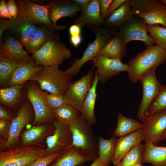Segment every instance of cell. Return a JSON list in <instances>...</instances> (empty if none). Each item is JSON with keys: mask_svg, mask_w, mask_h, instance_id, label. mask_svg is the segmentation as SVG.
Here are the masks:
<instances>
[{"mask_svg": "<svg viewBox=\"0 0 166 166\" xmlns=\"http://www.w3.org/2000/svg\"><path fill=\"white\" fill-rule=\"evenodd\" d=\"M166 61V50L156 45L147 47L128 62V77L132 82L136 83L150 68L162 65Z\"/></svg>", "mask_w": 166, "mask_h": 166, "instance_id": "obj_1", "label": "cell"}, {"mask_svg": "<svg viewBox=\"0 0 166 166\" xmlns=\"http://www.w3.org/2000/svg\"><path fill=\"white\" fill-rule=\"evenodd\" d=\"M69 126L72 136L71 146L85 155L98 157L97 138L91 126L80 112L73 119Z\"/></svg>", "mask_w": 166, "mask_h": 166, "instance_id": "obj_2", "label": "cell"}, {"mask_svg": "<svg viewBox=\"0 0 166 166\" xmlns=\"http://www.w3.org/2000/svg\"><path fill=\"white\" fill-rule=\"evenodd\" d=\"M73 77L61 70L59 65L43 66L30 81L36 82L43 91L64 96Z\"/></svg>", "mask_w": 166, "mask_h": 166, "instance_id": "obj_3", "label": "cell"}, {"mask_svg": "<svg viewBox=\"0 0 166 166\" xmlns=\"http://www.w3.org/2000/svg\"><path fill=\"white\" fill-rule=\"evenodd\" d=\"M86 27L93 31L95 35L94 41L89 43L80 59L74 60L72 64L65 71L73 76H76L82 66L87 62L92 60L97 55L111 38L116 35L118 29H111L88 25Z\"/></svg>", "mask_w": 166, "mask_h": 166, "instance_id": "obj_4", "label": "cell"}, {"mask_svg": "<svg viewBox=\"0 0 166 166\" xmlns=\"http://www.w3.org/2000/svg\"><path fill=\"white\" fill-rule=\"evenodd\" d=\"M45 148L39 145H21L0 152V166H26L47 155Z\"/></svg>", "mask_w": 166, "mask_h": 166, "instance_id": "obj_5", "label": "cell"}, {"mask_svg": "<svg viewBox=\"0 0 166 166\" xmlns=\"http://www.w3.org/2000/svg\"><path fill=\"white\" fill-rule=\"evenodd\" d=\"M70 50L60 40L49 42L31 56L35 64L38 66L59 65L70 58Z\"/></svg>", "mask_w": 166, "mask_h": 166, "instance_id": "obj_6", "label": "cell"}, {"mask_svg": "<svg viewBox=\"0 0 166 166\" xmlns=\"http://www.w3.org/2000/svg\"><path fill=\"white\" fill-rule=\"evenodd\" d=\"M27 97L34 113L33 125L51 122L55 118L52 110L48 105L44 92L35 82L31 81L25 84Z\"/></svg>", "mask_w": 166, "mask_h": 166, "instance_id": "obj_7", "label": "cell"}, {"mask_svg": "<svg viewBox=\"0 0 166 166\" xmlns=\"http://www.w3.org/2000/svg\"><path fill=\"white\" fill-rule=\"evenodd\" d=\"M157 66H153L146 71L140 77L142 88V97L137 114V117L142 122L150 106L159 94L163 86L156 75Z\"/></svg>", "mask_w": 166, "mask_h": 166, "instance_id": "obj_8", "label": "cell"}, {"mask_svg": "<svg viewBox=\"0 0 166 166\" xmlns=\"http://www.w3.org/2000/svg\"><path fill=\"white\" fill-rule=\"evenodd\" d=\"M147 32V24L143 19L134 15L119 28L116 35L125 45L131 41L137 40L143 42L147 47L155 43Z\"/></svg>", "mask_w": 166, "mask_h": 166, "instance_id": "obj_9", "label": "cell"}, {"mask_svg": "<svg viewBox=\"0 0 166 166\" xmlns=\"http://www.w3.org/2000/svg\"><path fill=\"white\" fill-rule=\"evenodd\" d=\"M34 118V113L30 103L29 101H25L15 117L11 121L8 138L5 142L0 144L1 149H9L15 146L19 142L22 129L26 126L32 123Z\"/></svg>", "mask_w": 166, "mask_h": 166, "instance_id": "obj_10", "label": "cell"}, {"mask_svg": "<svg viewBox=\"0 0 166 166\" xmlns=\"http://www.w3.org/2000/svg\"><path fill=\"white\" fill-rule=\"evenodd\" d=\"M93 67L85 75L72 82L64 95L65 104L81 110L82 103L90 89L95 78Z\"/></svg>", "mask_w": 166, "mask_h": 166, "instance_id": "obj_11", "label": "cell"}, {"mask_svg": "<svg viewBox=\"0 0 166 166\" xmlns=\"http://www.w3.org/2000/svg\"><path fill=\"white\" fill-rule=\"evenodd\" d=\"M142 124L143 140L145 143L158 144L166 131V109L147 115Z\"/></svg>", "mask_w": 166, "mask_h": 166, "instance_id": "obj_12", "label": "cell"}, {"mask_svg": "<svg viewBox=\"0 0 166 166\" xmlns=\"http://www.w3.org/2000/svg\"><path fill=\"white\" fill-rule=\"evenodd\" d=\"M92 61L93 67L97 68L95 72L98 81L102 84L122 72H127L128 70V64L123 63L120 60L107 58L99 54Z\"/></svg>", "mask_w": 166, "mask_h": 166, "instance_id": "obj_13", "label": "cell"}, {"mask_svg": "<svg viewBox=\"0 0 166 166\" xmlns=\"http://www.w3.org/2000/svg\"><path fill=\"white\" fill-rule=\"evenodd\" d=\"M49 6V17L53 24V28L57 31H63L67 27L65 25H58L57 21L62 17L73 18L81 8L69 0H45Z\"/></svg>", "mask_w": 166, "mask_h": 166, "instance_id": "obj_14", "label": "cell"}, {"mask_svg": "<svg viewBox=\"0 0 166 166\" xmlns=\"http://www.w3.org/2000/svg\"><path fill=\"white\" fill-rule=\"evenodd\" d=\"M5 22L9 32L24 47L38 27L28 18L19 14L16 18L5 20Z\"/></svg>", "mask_w": 166, "mask_h": 166, "instance_id": "obj_15", "label": "cell"}, {"mask_svg": "<svg viewBox=\"0 0 166 166\" xmlns=\"http://www.w3.org/2000/svg\"><path fill=\"white\" fill-rule=\"evenodd\" d=\"M55 129L46 139V152L49 154L61 152L71 146L72 136L69 124H61L56 120L53 122Z\"/></svg>", "mask_w": 166, "mask_h": 166, "instance_id": "obj_16", "label": "cell"}, {"mask_svg": "<svg viewBox=\"0 0 166 166\" xmlns=\"http://www.w3.org/2000/svg\"><path fill=\"white\" fill-rule=\"evenodd\" d=\"M16 2L18 14L28 18L38 25L53 28V24L49 17L48 5H39L29 0H19Z\"/></svg>", "mask_w": 166, "mask_h": 166, "instance_id": "obj_17", "label": "cell"}, {"mask_svg": "<svg viewBox=\"0 0 166 166\" xmlns=\"http://www.w3.org/2000/svg\"><path fill=\"white\" fill-rule=\"evenodd\" d=\"M0 57L19 61H34L31 56L24 50L22 46L9 32L5 34L0 42Z\"/></svg>", "mask_w": 166, "mask_h": 166, "instance_id": "obj_18", "label": "cell"}, {"mask_svg": "<svg viewBox=\"0 0 166 166\" xmlns=\"http://www.w3.org/2000/svg\"><path fill=\"white\" fill-rule=\"evenodd\" d=\"M60 38L59 31L43 25L38 26L25 47L28 53L33 54L49 42Z\"/></svg>", "mask_w": 166, "mask_h": 166, "instance_id": "obj_19", "label": "cell"}, {"mask_svg": "<svg viewBox=\"0 0 166 166\" xmlns=\"http://www.w3.org/2000/svg\"><path fill=\"white\" fill-rule=\"evenodd\" d=\"M143 140L141 128L117 139L112 162L114 165L119 163L134 147Z\"/></svg>", "mask_w": 166, "mask_h": 166, "instance_id": "obj_20", "label": "cell"}, {"mask_svg": "<svg viewBox=\"0 0 166 166\" xmlns=\"http://www.w3.org/2000/svg\"><path fill=\"white\" fill-rule=\"evenodd\" d=\"M104 21L101 16L99 0H91L81 8L80 14L73 20V23L81 28L87 24L102 27Z\"/></svg>", "mask_w": 166, "mask_h": 166, "instance_id": "obj_21", "label": "cell"}, {"mask_svg": "<svg viewBox=\"0 0 166 166\" xmlns=\"http://www.w3.org/2000/svg\"><path fill=\"white\" fill-rule=\"evenodd\" d=\"M43 66L36 65L33 60L19 61L10 79L5 86L6 87L15 85H23L38 72Z\"/></svg>", "mask_w": 166, "mask_h": 166, "instance_id": "obj_22", "label": "cell"}, {"mask_svg": "<svg viewBox=\"0 0 166 166\" xmlns=\"http://www.w3.org/2000/svg\"><path fill=\"white\" fill-rule=\"evenodd\" d=\"M55 129L53 124L52 125L45 123L34 125L24 131L22 134L21 145H38L52 134Z\"/></svg>", "mask_w": 166, "mask_h": 166, "instance_id": "obj_23", "label": "cell"}, {"mask_svg": "<svg viewBox=\"0 0 166 166\" xmlns=\"http://www.w3.org/2000/svg\"><path fill=\"white\" fill-rule=\"evenodd\" d=\"M96 157L85 155L71 146L62 151L48 166H77Z\"/></svg>", "mask_w": 166, "mask_h": 166, "instance_id": "obj_24", "label": "cell"}, {"mask_svg": "<svg viewBox=\"0 0 166 166\" xmlns=\"http://www.w3.org/2000/svg\"><path fill=\"white\" fill-rule=\"evenodd\" d=\"M93 84L84 100L80 111L81 114L91 127L97 123L94 109L97 97V88L98 82L97 73Z\"/></svg>", "mask_w": 166, "mask_h": 166, "instance_id": "obj_25", "label": "cell"}, {"mask_svg": "<svg viewBox=\"0 0 166 166\" xmlns=\"http://www.w3.org/2000/svg\"><path fill=\"white\" fill-rule=\"evenodd\" d=\"M126 52V45L115 35L108 40L98 54L107 58L121 61L125 56Z\"/></svg>", "mask_w": 166, "mask_h": 166, "instance_id": "obj_26", "label": "cell"}, {"mask_svg": "<svg viewBox=\"0 0 166 166\" xmlns=\"http://www.w3.org/2000/svg\"><path fill=\"white\" fill-rule=\"evenodd\" d=\"M134 16L128 0L105 20L103 27L118 29L124 22Z\"/></svg>", "mask_w": 166, "mask_h": 166, "instance_id": "obj_27", "label": "cell"}, {"mask_svg": "<svg viewBox=\"0 0 166 166\" xmlns=\"http://www.w3.org/2000/svg\"><path fill=\"white\" fill-rule=\"evenodd\" d=\"M143 162L152 166H166V146L159 147L152 143H145Z\"/></svg>", "mask_w": 166, "mask_h": 166, "instance_id": "obj_28", "label": "cell"}, {"mask_svg": "<svg viewBox=\"0 0 166 166\" xmlns=\"http://www.w3.org/2000/svg\"><path fill=\"white\" fill-rule=\"evenodd\" d=\"M23 88V85H15L1 89V104L10 108L16 107L21 101Z\"/></svg>", "mask_w": 166, "mask_h": 166, "instance_id": "obj_29", "label": "cell"}, {"mask_svg": "<svg viewBox=\"0 0 166 166\" xmlns=\"http://www.w3.org/2000/svg\"><path fill=\"white\" fill-rule=\"evenodd\" d=\"M143 124L132 118H128L118 113L117 124L113 132L115 137H121L142 128Z\"/></svg>", "mask_w": 166, "mask_h": 166, "instance_id": "obj_30", "label": "cell"}, {"mask_svg": "<svg viewBox=\"0 0 166 166\" xmlns=\"http://www.w3.org/2000/svg\"><path fill=\"white\" fill-rule=\"evenodd\" d=\"M98 148V157L106 165H109L115 151L117 139L113 137L106 139L101 136L97 138Z\"/></svg>", "mask_w": 166, "mask_h": 166, "instance_id": "obj_31", "label": "cell"}, {"mask_svg": "<svg viewBox=\"0 0 166 166\" xmlns=\"http://www.w3.org/2000/svg\"><path fill=\"white\" fill-rule=\"evenodd\" d=\"M134 15L143 19L148 26L160 24L166 27V7L161 2L156 8L150 12Z\"/></svg>", "mask_w": 166, "mask_h": 166, "instance_id": "obj_32", "label": "cell"}, {"mask_svg": "<svg viewBox=\"0 0 166 166\" xmlns=\"http://www.w3.org/2000/svg\"><path fill=\"white\" fill-rule=\"evenodd\" d=\"M144 144L140 143L133 148L120 162L114 166H135L144 163Z\"/></svg>", "mask_w": 166, "mask_h": 166, "instance_id": "obj_33", "label": "cell"}, {"mask_svg": "<svg viewBox=\"0 0 166 166\" xmlns=\"http://www.w3.org/2000/svg\"><path fill=\"white\" fill-rule=\"evenodd\" d=\"M55 118L59 123L69 124L80 111L75 108L64 104L52 110Z\"/></svg>", "mask_w": 166, "mask_h": 166, "instance_id": "obj_34", "label": "cell"}, {"mask_svg": "<svg viewBox=\"0 0 166 166\" xmlns=\"http://www.w3.org/2000/svg\"><path fill=\"white\" fill-rule=\"evenodd\" d=\"M19 61L9 60L0 57V85L5 86L11 77Z\"/></svg>", "mask_w": 166, "mask_h": 166, "instance_id": "obj_35", "label": "cell"}, {"mask_svg": "<svg viewBox=\"0 0 166 166\" xmlns=\"http://www.w3.org/2000/svg\"><path fill=\"white\" fill-rule=\"evenodd\" d=\"M134 15L150 12L161 3L157 0H128Z\"/></svg>", "mask_w": 166, "mask_h": 166, "instance_id": "obj_36", "label": "cell"}, {"mask_svg": "<svg viewBox=\"0 0 166 166\" xmlns=\"http://www.w3.org/2000/svg\"><path fill=\"white\" fill-rule=\"evenodd\" d=\"M148 32L156 45L166 50V27L159 24L147 25Z\"/></svg>", "mask_w": 166, "mask_h": 166, "instance_id": "obj_37", "label": "cell"}, {"mask_svg": "<svg viewBox=\"0 0 166 166\" xmlns=\"http://www.w3.org/2000/svg\"><path fill=\"white\" fill-rule=\"evenodd\" d=\"M164 109H166V85H163L159 94L149 107L146 117L153 113Z\"/></svg>", "mask_w": 166, "mask_h": 166, "instance_id": "obj_38", "label": "cell"}, {"mask_svg": "<svg viewBox=\"0 0 166 166\" xmlns=\"http://www.w3.org/2000/svg\"><path fill=\"white\" fill-rule=\"evenodd\" d=\"M46 102L49 107L52 110L65 104L64 96L59 94L44 92Z\"/></svg>", "mask_w": 166, "mask_h": 166, "instance_id": "obj_39", "label": "cell"}, {"mask_svg": "<svg viewBox=\"0 0 166 166\" xmlns=\"http://www.w3.org/2000/svg\"><path fill=\"white\" fill-rule=\"evenodd\" d=\"M61 152L48 154L36 159L26 166H48L60 156Z\"/></svg>", "mask_w": 166, "mask_h": 166, "instance_id": "obj_40", "label": "cell"}, {"mask_svg": "<svg viewBox=\"0 0 166 166\" xmlns=\"http://www.w3.org/2000/svg\"><path fill=\"white\" fill-rule=\"evenodd\" d=\"M11 121L0 119V144L7 139L10 130Z\"/></svg>", "mask_w": 166, "mask_h": 166, "instance_id": "obj_41", "label": "cell"}, {"mask_svg": "<svg viewBox=\"0 0 166 166\" xmlns=\"http://www.w3.org/2000/svg\"><path fill=\"white\" fill-rule=\"evenodd\" d=\"M113 0H99V4L101 14L105 20L106 18L108 8Z\"/></svg>", "mask_w": 166, "mask_h": 166, "instance_id": "obj_42", "label": "cell"}, {"mask_svg": "<svg viewBox=\"0 0 166 166\" xmlns=\"http://www.w3.org/2000/svg\"><path fill=\"white\" fill-rule=\"evenodd\" d=\"M16 115L0 104V119L11 121L15 117Z\"/></svg>", "mask_w": 166, "mask_h": 166, "instance_id": "obj_43", "label": "cell"}, {"mask_svg": "<svg viewBox=\"0 0 166 166\" xmlns=\"http://www.w3.org/2000/svg\"><path fill=\"white\" fill-rule=\"evenodd\" d=\"M127 0H113L108 8L106 18L109 17L115 11L120 8Z\"/></svg>", "mask_w": 166, "mask_h": 166, "instance_id": "obj_44", "label": "cell"}, {"mask_svg": "<svg viewBox=\"0 0 166 166\" xmlns=\"http://www.w3.org/2000/svg\"><path fill=\"white\" fill-rule=\"evenodd\" d=\"M6 4L10 15L13 18H16L18 12L16 1L14 0H9Z\"/></svg>", "mask_w": 166, "mask_h": 166, "instance_id": "obj_45", "label": "cell"}, {"mask_svg": "<svg viewBox=\"0 0 166 166\" xmlns=\"http://www.w3.org/2000/svg\"><path fill=\"white\" fill-rule=\"evenodd\" d=\"M0 17L1 18H7L9 19L13 18L9 14L5 0L0 1Z\"/></svg>", "mask_w": 166, "mask_h": 166, "instance_id": "obj_46", "label": "cell"}, {"mask_svg": "<svg viewBox=\"0 0 166 166\" xmlns=\"http://www.w3.org/2000/svg\"><path fill=\"white\" fill-rule=\"evenodd\" d=\"M81 28L79 26L74 24L70 26L69 29L70 36L81 35Z\"/></svg>", "mask_w": 166, "mask_h": 166, "instance_id": "obj_47", "label": "cell"}, {"mask_svg": "<svg viewBox=\"0 0 166 166\" xmlns=\"http://www.w3.org/2000/svg\"><path fill=\"white\" fill-rule=\"evenodd\" d=\"M82 40V38L81 35L70 36V42L76 49L81 43Z\"/></svg>", "mask_w": 166, "mask_h": 166, "instance_id": "obj_48", "label": "cell"}, {"mask_svg": "<svg viewBox=\"0 0 166 166\" xmlns=\"http://www.w3.org/2000/svg\"><path fill=\"white\" fill-rule=\"evenodd\" d=\"M7 29L6 25L5 19L1 18L0 21V42H1L2 39L3 34L5 31Z\"/></svg>", "mask_w": 166, "mask_h": 166, "instance_id": "obj_49", "label": "cell"}, {"mask_svg": "<svg viewBox=\"0 0 166 166\" xmlns=\"http://www.w3.org/2000/svg\"><path fill=\"white\" fill-rule=\"evenodd\" d=\"M71 2L81 8L85 6L91 1V0H72Z\"/></svg>", "mask_w": 166, "mask_h": 166, "instance_id": "obj_50", "label": "cell"}, {"mask_svg": "<svg viewBox=\"0 0 166 166\" xmlns=\"http://www.w3.org/2000/svg\"><path fill=\"white\" fill-rule=\"evenodd\" d=\"M106 165L105 163L98 156L93 160L90 166H105Z\"/></svg>", "mask_w": 166, "mask_h": 166, "instance_id": "obj_51", "label": "cell"}, {"mask_svg": "<svg viewBox=\"0 0 166 166\" xmlns=\"http://www.w3.org/2000/svg\"><path fill=\"white\" fill-rule=\"evenodd\" d=\"M165 139H166V131H165L164 133V134L161 140H163Z\"/></svg>", "mask_w": 166, "mask_h": 166, "instance_id": "obj_52", "label": "cell"}, {"mask_svg": "<svg viewBox=\"0 0 166 166\" xmlns=\"http://www.w3.org/2000/svg\"><path fill=\"white\" fill-rule=\"evenodd\" d=\"M160 1L162 3L166 6V0H161Z\"/></svg>", "mask_w": 166, "mask_h": 166, "instance_id": "obj_53", "label": "cell"}, {"mask_svg": "<svg viewBox=\"0 0 166 166\" xmlns=\"http://www.w3.org/2000/svg\"><path fill=\"white\" fill-rule=\"evenodd\" d=\"M135 166H142V165L139 164V165H136Z\"/></svg>", "mask_w": 166, "mask_h": 166, "instance_id": "obj_54", "label": "cell"}, {"mask_svg": "<svg viewBox=\"0 0 166 166\" xmlns=\"http://www.w3.org/2000/svg\"><path fill=\"white\" fill-rule=\"evenodd\" d=\"M105 166H109V165H105Z\"/></svg>", "mask_w": 166, "mask_h": 166, "instance_id": "obj_55", "label": "cell"}, {"mask_svg": "<svg viewBox=\"0 0 166 166\" xmlns=\"http://www.w3.org/2000/svg\"></svg>", "mask_w": 166, "mask_h": 166, "instance_id": "obj_56", "label": "cell"}]
</instances>
